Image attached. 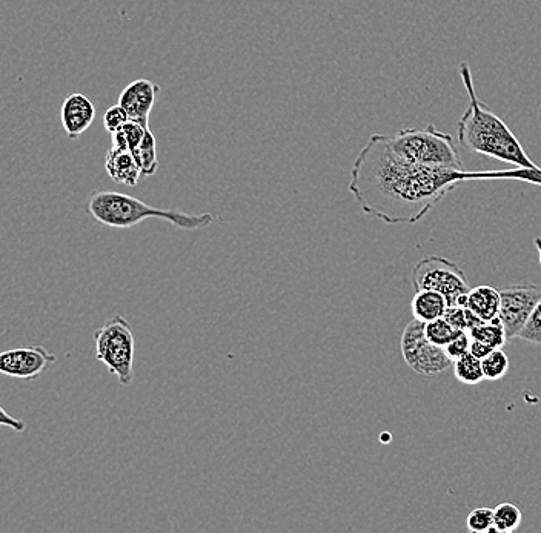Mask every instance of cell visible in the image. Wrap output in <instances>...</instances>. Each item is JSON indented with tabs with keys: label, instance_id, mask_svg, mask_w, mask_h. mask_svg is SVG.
Masks as SVG:
<instances>
[{
	"label": "cell",
	"instance_id": "6da1fadb",
	"mask_svg": "<svg viewBox=\"0 0 541 533\" xmlns=\"http://www.w3.org/2000/svg\"><path fill=\"white\" fill-rule=\"evenodd\" d=\"M469 180H520L541 186V171H468L415 165L400 157L385 134H372L352 163L349 193L368 216L388 225L422 220L446 194Z\"/></svg>",
	"mask_w": 541,
	"mask_h": 533
},
{
	"label": "cell",
	"instance_id": "7a4b0ae2",
	"mask_svg": "<svg viewBox=\"0 0 541 533\" xmlns=\"http://www.w3.org/2000/svg\"><path fill=\"white\" fill-rule=\"evenodd\" d=\"M459 71L469 97L468 110L457 122L459 142L472 153L509 163L515 168L541 171L540 166L529 159L528 153L511 128L486 103L478 99L469 63H460Z\"/></svg>",
	"mask_w": 541,
	"mask_h": 533
},
{
	"label": "cell",
	"instance_id": "3957f363",
	"mask_svg": "<svg viewBox=\"0 0 541 533\" xmlns=\"http://www.w3.org/2000/svg\"><path fill=\"white\" fill-rule=\"evenodd\" d=\"M87 211L97 223L114 229H128L148 219H160L183 231H197L213 225L211 212L188 214L179 209L154 208L136 197L116 191H96L87 202Z\"/></svg>",
	"mask_w": 541,
	"mask_h": 533
},
{
	"label": "cell",
	"instance_id": "277c9868",
	"mask_svg": "<svg viewBox=\"0 0 541 533\" xmlns=\"http://www.w3.org/2000/svg\"><path fill=\"white\" fill-rule=\"evenodd\" d=\"M388 140L395 153L415 165L465 168L454 139L437 130L434 125L426 128H406L394 136H388Z\"/></svg>",
	"mask_w": 541,
	"mask_h": 533
},
{
	"label": "cell",
	"instance_id": "5b68a950",
	"mask_svg": "<svg viewBox=\"0 0 541 533\" xmlns=\"http://www.w3.org/2000/svg\"><path fill=\"white\" fill-rule=\"evenodd\" d=\"M96 358L116 375L122 386H131L134 381V341L133 328L122 315H114L94 334Z\"/></svg>",
	"mask_w": 541,
	"mask_h": 533
},
{
	"label": "cell",
	"instance_id": "8992f818",
	"mask_svg": "<svg viewBox=\"0 0 541 533\" xmlns=\"http://www.w3.org/2000/svg\"><path fill=\"white\" fill-rule=\"evenodd\" d=\"M426 323L417 318L406 325L400 340L406 365L423 377H437L454 366V361L446 354L445 348L437 346L426 337Z\"/></svg>",
	"mask_w": 541,
	"mask_h": 533
},
{
	"label": "cell",
	"instance_id": "52a82bcc",
	"mask_svg": "<svg viewBox=\"0 0 541 533\" xmlns=\"http://www.w3.org/2000/svg\"><path fill=\"white\" fill-rule=\"evenodd\" d=\"M415 291L429 289L445 295L449 306L455 305L462 295L471 291L466 274L459 265L443 257L420 260L411 274Z\"/></svg>",
	"mask_w": 541,
	"mask_h": 533
},
{
	"label": "cell",
	"instance_id": "ba28073f",
	"mask_svg": "<svg viewBox=\"0 0 541 533\" xmlns=\"http://www.w3.org/2000/svg\"><path fill=\"white\" fill-rule=\"evenodd\" d=\"M500 322L505 326L508 340L518 338L525 328L541 297V288L535 285H512L500 289Z\"/></svg>",
	"mask_w": 541,
	"mask_h": 533
},
{
	"label": "cell",
	"instance_id": "9c48e42d",
	"mask_svg": "<svg viewBox=\"0 0 541 533\" xmlns=\"http://www.w3.org/2000/svg\"><path fill=\"white\" fill-rule=\"evenodd\" d=\"M56 361V355L44 346L8 349L0 354V372L19 380H34Z\"/></svg>",
	"mask_w": 541,
	"mask_h": 533
},
{
	"label": "cell",
	"instance_id": "30bf717a",
	"mask_svg": "<svg viewBox=\"0 0 541 533\" xmlns=\"http://www.w3.org/2000/svg\"><path fill=\"white\" fill-rule=\"evenodd\" d=\"M160 87L148 79H137L127 88H123L119 96V105L127 111L130 120L150 128V114L159 96Z\"/></svg>",
	"mask_w": 541,
	"mask_h": 533
},
{
	"label": "cell",
	"instance_id": "8fae6325",
	"mask_svg": "<svg viewBox=\"0 0 541 533\" xmlns=\"http://www.w3.org/2000/svg\"><path fill=\"white\" fill-rule=\"evenodd\" d=\"M94 119H96V106L85 94H71L62 103L60 120L68 139L76 140L83 133H87Z\"/></svg>",
	"mask_w": 541,
	"mask_h": 533
},
{
	"label": "cell",
	"instance_id": "7c38bea8",
	"mask_svg": "<svg viewBox=\"0 0 541 533\" xmlns=\"http://www.w3.org/2000/svg\"><path fill=\"white\" fill-rule=\"evenodd\" d=\"M105 169L111 180L119 185L136 186L142 177L136 157L130 149L113 146L105 157Z\"/></svg>",
	"mask_w": 541,
	"mask_h": 533
},
{
	"label": "cell",
	"instance_id": "4fadbf2b",
	"mask_svg": "<svg viewBox=\"0 0 541 533\" xmlns=\"http://www.w3.org/2000/svg\"><path fill=\"white\" fill-rule=\"evenodd\" d=\"M449 303L445 295L437 291H415L411 302V311L414 318L423 323L434 322L437 318H442L448 309Z\"/></svg>",
	"mask_w": 541,
	"mask_h": 533
},
{
	"label": "cell",
	"instance_id": "5bb4252c",
	"mask_svg": "<svg viewBox=\"0 0 541 533\" xmlns=\"http://www.w3.org/2000/svg\"><path fill=\"white\" fill-rule=\"evenodd\" d=\"M500 291L492 286H477L472 288L468 294V308L482 318L483 322H492L500 314Z\"/></svg>",
	"mask_w": 541,
	"mask_h": 533
},
{
	"label": "cell",
	"instance_id": "9a60e30c",
	"mask_svg": "<svg viewBox=\"0 0 541 533\" xmlns=\"http://www.w3.org/2000/svg\"><path fill=\"white\" fill-rule=\"evenodd\" d=\"M139 165L142 177H151L159 169V159H157V142L151 130L147 131L140 145L133 151Z\"/></svg>",
	"mask_w": 541,
	"mask_h": 533
},
{
	"label": "cell",
	"instance_id": "2e32d148",
	"mask_svg": "<svg viewBox=\"0 0 541 533\" xmlns=\"http://www.w3.org/2000/svg\"><path fill=\"white\" fill-rule=\"evenodd\" d=\"M454 375L463 385H480L485 380L482 360L475 357L471 352H468V354L460 357L459 360L454 361Z\"/></svg>",
	"mask_w": 541,
	"mask_h": 533
},
{
	"label": "cell",
	"instance_id": "e0dca14e",
	"mask_svg": "<svg viewBox=\"0 0 541 533\" xmlns=\"http://www.w3.org/2000/svg\"><path fill=\"white\" fill-rule=\"evenodd\" d=\"M468 332L472 340L482 341L494 349L503 348L508 341L505 326L500 322V318H495L492 322H483L482 325L475 326Z\"/></svg>",
	"mask_w": 541,
	"mask_h": 533
},
{
	"label": "cell",
	"instance_id": "ac0fdd59",
	"mask_svg": "<svg viewBox=\"0 0 541 533\" xmlns=\"http://www.w3.org/2000/svg\"><path fill=\"white\" fill-rule=\"evenodd\" d=\"M523 515L520 507L512 503L498 504L494 509L495 532L512 533L522 524Z\"/></svg>",
	"mask_w": 541,
	"mask_h": 533
},
{
	"label": "cell",
	"instance_id": "d6986e66",
	"mask_svg": "<svg viewBox=\"0 0 541 533\" xmlns=\"http://www.w3.org/2000/svg\"><path fill=\"white\" fill-rule=\"evenodd\" d=\"M148 130L150 128H145L140 123L130 120V122L125 123L122 130L113 134V146L120 149H130L131 153H133L134 149L142 142Z\"/></svg>",
	"mask_w": 541,
	"mask_h": 533
},
{
	"label": "cell",
	"instance_id": "ffe728a7",
	"mask_svg": "<svg viewBox=\"0 0 541 533\" xmlns=\"http://www.w3.org/2000/svg\"><path fill=\"white\" fill-rule=\"evenodd\" d=\"M482 365L485 380L497 381L508 374L509 358L503 348L494 349L488 357L483 358Z\"/></svg>",
	"mask_w": 541,
	"mask_h": 533
},
{
	"label": "cell",
	"instance_id": "44dd1931",
	"mask_svg": "<svg viewBox=\"0 0 541 533\" xmlns=\"http://www.w3.org/2000/svg\"><path fill=\"white\" fill-rule=\"evenodd\" d=\"M425 331L429 341H432L434 345L442 346V348H446L454 340L455 335L459 334V331L443 317L437 318L434 322L426 323Z\"/></svg>",
	"mask_w": 541,
	"mask_h": 533
},
{
	"label": "cell",
	"instance_id": "7402d4cb",
	"mask_svg": "<svg viewBox=\"0 0 541 533\" xmlns=\"http://www.w3.org/2000/svg\"><path fill=\"white\" fill-rule=\"evenodd\" d=\"M466 527L471 533L495 532L494 509L478 507L466 518Z\"/></svg>",
	"mask_w": 541,
	"mask_h": 533
},
{
	"label": "cell",
	"instance_id": "603a6c76",
	"mask_svg": "<svg viewBox=\"0 0 541 533\" xmlns=\"http://www.w3.org/2000/svg\"><path fill=\"white\" fill-rule=\"evenodd\" d=\"M518 338H522L532 345H541V297Z\"/></svg>",
	"mask_w": 541,
	"mask_h": 533
},
{
	"label": "cell",
	"instance_id": "cb8c5ba5",
	"mask_svg": "<svg viewBox=\"0 0 541 533\" xmlns=\"http://www.w3.org/2000/svg\"><path fill=\"white\" fill-rule=\"evenodd\" d=\"M128 122H130V116H128L127 111L123 110V106H120L119 103L110 106V108L105 111V114H103V125H105V130L110 134L122 130L125 123Z\"/></svg>",
	"mask_w": 541,
	"mask_h": 533
},
{
	"label": "cell",
	"instance_id": "d4e9b609",
	"mask_svg": "<svg viewBox=\"0 0 541 533\" xmlns=\"http://www.w3.org/2000/svg\"><path fill=\"white\" fill-rule=\"evenodd\" d=\"M446 354L452 361L459 360L463 355L471 352V335L468 331H459L454 340L445 348Z\"/></svg>",
	"mask_w": 541,
	"mask_h": 533
},
{
	"label": "cell",
	"instance_id": "484cf974",
	"mask_svg": "<svg viewBox=\"0 0 541 533\" xmlns=\"http://www.w3.org/2000/svg\"><path fill=\"white\" fill-rule=\"evenodd\" d=\"M445 320H448L457 331H468V308H462V306H448L445 315Z\"/></svg>",
	"mask_w": 541,
	"mask_h": 533
},
{
	"label": "cell",
	"instance_id": "4316f807",
	"mask_svg": "<svg viewBox=\"0 0 541 533\" xmlns=\"http://www.w3.org/2000/svg\"><path fill=\"white\" fill-rule=\"evenodd\" d=\"M0 412H2V418H0V424H2V426H8V428H11L16 432H24L25 429H27L25 421L11 417V415L8 414L7 409L0 408Z\"/></svg>",
	"mask_w": 541,
	"mask_h": 533
},
{
	"label": "cell",
	"instance_id": "83f0119b",
	"mask_svg": "<svg viewBox=\"0 0 541 533\" xmlns=\"http://www.w3.org/2000/svg\"><path fill=\"white\" fill-rule=\"evenodd\" d=\"M492 351H494V348H491V346L485 345L482 341L472 340L471 338V354H474L475 357L483 360V358L488 357Z\"/></svg>",
	"mask_w": 541,
	"mask_h": 533
},
{
	"label": "cell",
	"instance_id": "f1b7e54d",
	"mask_svg": "<svg viewBox=\"0 0 541 533\" xmlns=\"http://www.w3.org/2000/svg\"><path fill=\"white\" fill-rule=\"evenodd\" d=\"M535 246H537L538 259H540V266H541V239L540 237H538V239H535Z\"/></svg>",
	"mask_w": 541,
	"mask_h": 533
},
{
	"label": "cell",
	"instance_id": "f546056e",
	"mask_svg": "<svg viewBox=\"0 0 541 533\" xmlns=\"http://www.w3.org/2000/svg\"><path fill=\"white\" fill-rule=\"evenodd\" d=\"M538 120H540V122H541V111H540V116H538Z\"/></svg>",
	"mask_w": 541,
	"mask_h": 533
}]
</instances>
